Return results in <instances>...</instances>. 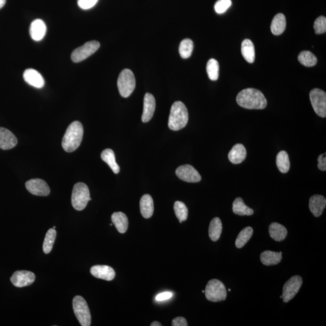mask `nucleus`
Masks as SVG:
<instances>
[{"mask_svg":"<svg viewBox=\"0 0 326 326\" xmlns=\"http://www.w3.org/2000/svg\"><path fill=\"white\" fill-rule=\"evenodd\" d=\"M236 102L240 107L248 109H263L267 106V100L257 89H247L239 92Z\"/></svg>","mask_w":326,"mask_h":326,"instance_id":"1","label":"nucleus"},{"mask_svg":"<svg viewBox=\"0 0 326 326\" xmlns=\"http://www.w3.org/2000/svg\"><path fill=\"white\" fill-rule=\"evenodd\" d=\"M84 136V127L81 122L75 121L67 127L63 139L62 146L65 151L72 152L80 146Z\"/></svg>","mask_w":326,"mask_h":326,"instance_id":"2","label":"nucleus"},{"mask_svg":"<svg viewBox=\"0 0 326 326\" xmlns=\"http://www.w3.org/2000/svg\"><path fill=\"white\" fill-rule=\"evenodd\" d=\"M189 121V113L182 102L177 101L172 105L168 122V126L172 130L184 128Z\"/></svg>","mask_w":326,"mask_h":326,"instance_id":"3","label":"nucleus"},{"mask_svg":"<svg viewBox=\"0 0 326 326\" xmlns=\"http://www.w3.org/2000/svg\"><path fill=\"white\" fill-rule=\"evenodd\" d=\"M91 200L89 187L84 183L77 182L74 185L72 195V204L74 209L81 211L85 209Z\"/></svg>","mask_w":326,"mask_h":326,"instance_id":"4","label":"nucleus"},{"mask_svg":"<svg viewBox=\"0 0 326 326\" xmlns=\"http://www.w3.org/2000/svg\"><path fill=\"white\" fill-rule=\"evenodd\" d=\"M135 78L134 73L129 69L123 70L117 80V87L120 94L127 98L131 95L135 88Z\"/></svg>","mask_w":326,"mask_h":326,"instance_id":"5","label":"nucleus"},{"mask_svg":"<svg viewBox=\"0 0 326 326\" xmlns=\"http://www.w3.org/2000/svg\"><path fill=\"white\" fill-rule=\"evenodd\" d=\"M72 307L75 315L82 326H90L91 316L86 301L81 296L77 295L72 300Z\"/></svg>","mask_w":326,"mask_h":326,"instance_id":"6","label":"nucleus"},{"mask_svg":"<svg viewBox=\"0 0 326 326\" xmlns=\"http://www.w3.org/2000/svg\"><path fill=\"white\" fill-rule=\"evenodd\" d=\"M204 293L207 299L212 302L224 301L227 295L224 285L217 279H212L208 282Z\"/></svg>","mask_w":326,"mask_h":326,"instance_id":"7","label":"nucleus"},{"mask_svg":"<svg viewBox=\"0 0 326 326\" xmlns=\"http://www.w3.org/2000/svg\"><path fill=\"white\" fill-rule=\"evenodd\" d=\"M99 47L100 43L97 41L87 42L82 46L78 47L72 52V60L76 63L84 61L85 59L94 54L99 49Z\"/></svg>","mask_w":326,"mask_h":326,"instance_id":"8","label":"nucleus"},{"mask_svg":"<svg viewBox=\"0 0 326 326\" xmlns=\"http://www.w3.org/2000/svg\"><path fill=\"white\" fill-rule=\"evenodd\" d=\"M310 100L316 114L320 117H326V94L323 90L315 89L310 91Z\"/></svg>","mask_w":326,"mask_h":326,"instance_id":"9","label":"nucleus"},{"mask_svg":"<svg viewBox=\"0 0 326 326\" xmlns=\"http://www.w3.org/2000/svg\"><path fill=\"white\" fill-rule=\"evenodd\" d=\"M303 283L302 278L299 275H294L285 283L283 289V300L285 303L291 300L299 291Z\"/></svg>","mask_w":326,"mask_h":326,"instance_id":"10","label":"nucleus"},{"mask_svg":"<svg viewBox=\"0 0 326 326\" xmlns=\"http://www.w3.org/2000/svg\"><path fill=\"white\" fill-rule=\"evenodd\" d=\"M176 175L180 180L187 182H198L201 180L199 172L191 165H181L176 170Z\"/></svg>","mask_w":326,"mask_h":326,"instance_id":"11","label":"nucleus"},{"mask_svg":"<svg viewBox=\"0 0 326 326\" xmlns=\"http://www.w3.org/2000/svg\"><path fill=\"white\" fill-rule=\"evenodd\" d=\"M27 190L32 195L47 197L50 194V189L48 184L41 179H32L26 183Z\"/></svg>","mask_w":326,"mask_h":326,"instance_id":"12","label":"nucleus"},{"mask_svg":"<svg viewBox=\"0 0 326 326\" xmlns=\"http://www.w3.org/2000/svg\"><path fill=\"white\" fill-rule=\"evenodd\" d=\"M35 280L34 273L28 271H17L11 278V281L15 287L22 288L32 284Z\"/></svg>","mask_w":326,"mask_h":326,"instance_id":"13","label":"nucleus"},{"mask_svg":"<svg viewBox=\"0 0 326 326\" xmlns=\"http://www.w3.org/2000/svg\"><path fill=\"white\" fill-rule=\"evenodd\" d=\"M90 272L94 277L107 281H111L115 276L113 268L107 265H95L90 270Z\"/></svg>","mask_w":326,"mask_h":326,"instance_id":"14","label":"nucleus"},{"mask_svg":"<svg viewBox=\"0 0 326 326\" xmlns=\"http://www.w3.org/2000/svg\"><path fill=\"white\" fill-rule=\"evenodd\" d=\"M18 140L15 135L9 130L0 127V148L9 150L17 146Z\"/></svg>","mask_w":326,"mask_h":326,"instance_id":"15","label":"nucleus"},{"mask_svg":"<svg viewBox=\"0 0 326 326\" xmlns=\"http://www.w3.org/2000/svg\"><path fill=\"white\" fill-rule=\"evenodd\" d=\"M144 105L142 120L143 122L147 123L151 120L156 107V102L154 96L150 93L145 94Z\"/></svg>","mask_w":326,"mask_h":326,"instance_id":"16","label":"nucleus"},{"mask_svg":"<svg viewBox=\"0 0 326 326\" xmlns=\"http://www.w3.org/2000/svg\"><path fill=\"white\" fill-rule=\"evenodd\" d=\"M23 77L27 84L36 89H41L44 86V79L36 70L32 69L25 70Z\"/></svg>","mask_w":326,"mask_h":326,"instance_id":"17","label":"nucleus"},{"mask_svg":"<svg viewBox=\"0 0 326 326\" xmlns=\"http://www.w3.org/2000/svg\"><path fill=\"white\" fill-rule=\"evenodd\" d=\"M326 199L322 195H315L311 197L309 206L310 212L315 217H320L326 208Z\"/></svg>","mask_w":326,"mask_h":326,"instance_id":"18","label":"nucleus"},{"mask_svg":"<svg viewBox=\"0 0 326 326\" xmlns=\"http://www.w3.org/2000/svg\"><path fill=\"white\" fill-rule=\"evenodd\" d=\"M46 32V25L42 20L37 19L32 22L30 27V34L34 41H41L44 38Z\"/></svg>","mask_w":326,"mask_h":326,"instance_id":"19","label":"nucleus"},{"mask_svg":"<svg viewBox=\"0 0 326 326\" xmlns=\"http://www.w3.org/2000/svg\"><path fill=\"white\" fill-rule=\"evenodd\" d=\"M246 157H247V150L242 144L235 145L228 154V159L231 163L235 164L242 163Z\"/></svg>","mask_w":326,"mask_h":326,"instance_id":"20","label":"nucleus"},{"mask_svg":"<svg viewBox=\"0 0 326 326\" xmlns=\"http://www.w3.org/2000/svg\"><path fill=\"white\" fill-rule=\"evenodd\" d=\"M140 208L143 217L149 219L152 217L154 212V204L151 196L148 194L143 196L140 199Z\"/></svg>","mask_w":326,"mask_h":326,"instance_id":"21","label":"nucleus"},{"mask_svg":"<svg viewBox=\"0 0 326 326\" xmlns=\"http://www.w3.org/2000/svg\"><path fill=\"white\" fill-rule=\"evenodd\" d=\"M112 223L120 233H125L128 228V219L122 212H115L111 216Z\"/></svg>","mask_w":326,"mask_h":326,"instance_id":"22","label":"nucleus"},{"mask_svg":"<svg viewBox=\"0 0 326 326\" xmlns=\"http://www.w3.org/2000/svg\"><path fill=\"white\" fill-rule=\"evenodd\" d=\"M269 233L270 236L277 242L284 240L288 235L287 228L277 222L272 223L270 225Z\"/></svg>","mask_w":326,"mask_h":326,"instance_id":"23","label":"nucleus"},{"mask_svg":"<svg viewBox=\"0 0 326 326\" xmlns=\"http://www.w3.org/2000/svg\"><path fill=\"white\" fill-rule=\"evenodd\" d=\"M287 20L284 15L278 14L274 17L271 24V31L274 35H280L285 31Z\"/></svg>","mask_w":326,"mask_h":326,"instance_id":"24","label":"nucleus"},{"mask_svg":"<svg viewBox=\"0 0 326 326\" xmlns=\"http://www.w3.org/2000/svg\"><path fill=\"white\" fill-rule=\"evenodd\" d=\"M282 252L265 251L260 254V260L263 265L272 266L278 264L282 259Z\"/></svg>","mask_w":326,"mask_h":326,"instance_id":"25","label":"nucleus"},{"mask_svg":"<svg viewBox=\"0 0 326 326\" xmlns=\"http://www.w3.org/2000/svg\"><path fill=\"white\" fill-rule=\"evenodd\" d=\"M241 52L244 59L249 63H253L255 60V49L254 44L250 39H246L242 42Z\"/></svg>","mask_w":326,"mask_h":326,"instance_id":"26","label":"nucleus"},{"mask_svg":"<svg viewBox=\"0 0 326 326\" xmlns=\"http://www.w3.org/2000/svg\"><path fill=\"white\" fill-rule=\"evenodd\" d=\"M101 159L104 162L106 163L112 171L115 174H119L120 167L115 161V157L113 150L111 149H107L104 150L101 154Z\"/></svg>","mask_w":326,"mask_h":326,"instance_id":"27","label":"nucleus"},{"mask_svg":"<svg viewBox=\"0 0 326 326\" xmlns=\"http://www.w3.org/2000/svg\"><path fill=\"white\" fill-rule=\"evenodd\" d=\"M222 231L221 220L219 217H215L210 222L209 234L210 239L213 242L219 240Z\"/></svg>","mask_w":326,"mask_h":326,"instance_id":"28","label":"nucleus"},{"mask_svg":"<svg viewBox=\"0 0 326 326\" xmlns=\"http://www.w3.org/2000/svg\"><path fill=\"white\" fill-rule=\"evenodd\" d=\"M233 211L235 214L240 216H252L254 210L245 204L241 198H237L233 204Z\"/></svg>","mask_w":326,"mask_h":326,"instance_id":"29","label":"nucleus"},{"mask_svg":"<svg viewBox=\"0 0 326 326\" xmlns=\"http://www.w3.org/2000/svg\"><path fill=\"white\" fill-rule=\"evenodd\" d=\"M276 164L278 170L283 174H286L290 169L289 155L285 150H282L277 155Z\"/></svg>","mask_w":326,"mask_h":326,"instance_id":"30","label":"nucleus"},{"mask_svg":"<svg viewBox=\"0 0 326 326\" xmlns=\"http://www.w3.org/2000/svg\"><path fill=\"white\" fill-rule=\"evenodd\" d=\"M298 60L301 64L305 67H311L317 64L318 60L315 55L309 51H303L298 56Z\"/></svg>","mask_w":326,"mask_h":326,"instance_id":"31","label":"nucleus"},{"mask_svg":"<svg viewBox=\"0 0 326 326\" xmlns=\"http://www.w3.org/2000/svg\"><path fill=\"white\" fill-rule=\"evenodd\" d=\"M253 234V229L251 227H247L240 232L235 240V246L237 248L244 247L249 240L252 238Z\"/></svg>","mask_w":326,"mask_h":326,"instance_id":"32","label":"nucleus"},{"mask_svg":"<svg viewBox=\"0 0 326 326\" xmlns=\"http://www.w3.org/2000/svg\"><path fill=\"white\" fill-rule=\"evenodd\" d=\"M194 50V42L190 39H185L181 42L179 52L181 57L187 59L191 56Z\"/></svg>","mask_w":326,"mask_h":326,"instance_id":"33","label":"nucleus"},{"mask_svg":"<svg viewBox=\"0 0 326 326\" xmlns=\"http://www.w3.org/2000/svg\"><path fill=\"white\" fill-rule=\"evenodd\" d=\"M206 69L210 79L217 81L219 78V62L215 59H210L207 62Z\"/></svg>","mask_w":326,"mask_h":326,"instance_id":"34","label":"nucleus"},{"mask_svg":"<svg viewBox=\"0 0 326 326\" xmlns=\"http://www.w3.org/2000/svg\"><path fill=\"white\" fill-rule=\"evenodd\" d=\"M56 237V232L54 228H51L47 232L43 244V252L46 254L51 252Z\"/></svg>","mask_w":326,"mask_h":326,"instance_id":"35","label":"nucleus"},{"mask_svg":"<svg viewBox=\"0 0 326 326\" xmlns=\"http://www.w3.org/2000/svg\"><path fill=\"white\" fill-rule=\"evenodd\" d=\"M174 211L180 222L186 220L188 217V209L184 203L181 201H176L174 204Z\"/></svg>","mask_w":326,"mask_h":326,"instance_id":"36","label":"nucleus"},{"mask_svg":"<svg viewBox=\"0 0 326 326\" xmlns=\"http://www.w3.org/2000/svg\"><path fill=\"white\" fill-rule=\"evenodd\" d=\"M313 29L315 30V34L318 35L325 34L326 32V18L321 16L317 18L315 20Z\"/></svg>","mask_w":326,"mask_h":326,"instance_id":"37","label":"nucleus"},{"mask_svg":"<svg viewBox=\"0 0 326 326\" xmlns=\"http://www.w3.org/2000/svg\"><path fill=\"white\" fill-rule=\"evenodd\" d=\"M232 4V0H218L215 5V11L219 14H224Z\"/></svg>","mask_w":326,"mask_h":326,"instance_id":"38","label":"nucleus"},{"mask_svg":"<svg viewBox=\"0 0 326 326\" xmlns=\"http://www.w3.org/2000/svg\"><path fill=\"white\" fill-rule=\"evenodd\" d=\"M97 1L98 0H77V4L80 8L88 10L93 7Z\"/></svg>","mask_w":326,"mask_h":326,"instance_id":"39","label":"nucleus"},{"mask_svg":"<svg viewBox=\"0 0 326 326\" xmlns=\"http://www.w3.org/2000/svg\"><path fill=\"white\" fill-rule=\"evenodd\" d=\"M318 167L322 171H326V153L320 155L318 158Z\"/></svg>","mask_w":326,"mask_h":326,"instance_id":"40","label":"nucleus"},{"mask_svg":"<svg viewBox=\"0 0 326 326\" xmlns=\"http://www.w3.org/2000/svg\"><path fill=\"white\" fill-rule=\"evenodd\" d=\"M173 326H187L188 323L185 318L182 317H179L174 318L172 322Z\"/></svg>","mask_w":326,"mask_h":326,"instance_id":"41","label":"nucleus"},{"mask_svg":"<svg viewBox=\"0 0 326 326\" xmlns=\"http://www.w3.org/2000/svg\"><path fill=\"white\" fill-rule=\"evenodd\" d=\"M172 293L170 292H164L160 294L157 295L156 298L157 301H164L169 299V298L172 297Z\"/></svg>","mask_w":326,"mask_h":326,"instance_id":"42","label":"nucleus"},{"mask_svg":"<svg viewBox=\"0 0 326 326\" xmlns=\"http://www.w3.org/2000/svg\"><path fill=\"white\" fill-rule=\"evenodd\" d=\"M6 0H0V9L6 4Z\"/></svg>","mask_w":326,"mask_h":326,"instance_id":"43","label":"nucleus"},{"mask_svg":"<svg viewBox=\"0 0 326 326\" xmlns=\"http://www.w3.org/2000/svg\"><path fill=\"white\" fill-rule=\"evenodd\" d=\"M162 325L161 323L158 322H154L152 323V324L150 325V326H162Z\"/></svg>","mask_w":326,"mask_h":326,"instance_id":"44","label":"nucleus"},{"mask_svg":"<svg viewBox=\"0 0 326 326\" xmlns=\"http://www.w3.org/2000/svg\"><path fill=\"white\" fill-rule=\"evenodd\" d=\"M55 228H56V227H54V228H54V229H55Z\"/></svg>","mask_w":326,"mask_h":326,"instance_id":"45","label":"nucleus"}]
</instances>
